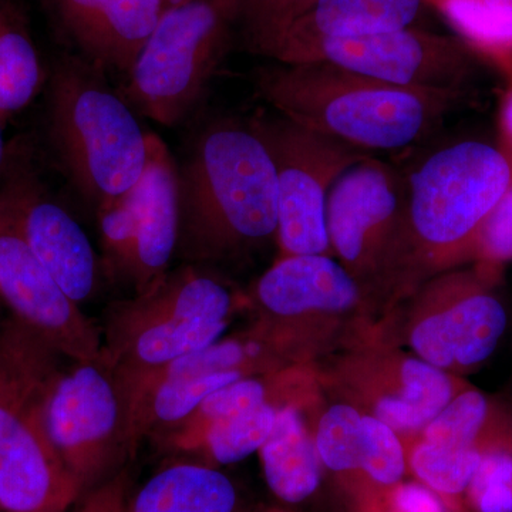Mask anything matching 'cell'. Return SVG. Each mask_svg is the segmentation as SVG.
I'll use <instances>...</instances> for the list:
<instances>
[{"label":"cell","instance_id":"1","mask_svg":"<svg viewBox=\"0 0 512 512\" xmlns=\"http://www.w3.org/2000/svg\"><path fill=\"white\" fill-rule=\"evenodd\" d=\"M255 86L279 116L372 154L412 146L471 100V93L394 86L323 62H276L256 72Z\"/></svg>","mask_w":512,"mask_h":512},{"label":"cell","instance_id":"2","mask_svg":"<svg viewBox=\"0 0 512 512\" xmlns=\"http://www.w3.org/2000/svg\"><path fill=\"white\" fill-rule=\"evenodd\" d=\"M178 192L180 239L192 255L215 258L276 238L275 165L249 121L204 128L178 165Z\"/></svg>","mask_w":512,"mask_h":512},{"label":"cell","instance_id":"3","mask_svg":"<svg viewBox=\"0 0 512 512\" xmlns=\"http://www.w3.org/2000/svg\"><path fill=\"white\" fill-rule=\"evenodd\" d=\"M47 83L50 146L74 190L97 210L140 181L150 133L106 73L80 56L60 57Z\"/></svg>","mask_w":512,"mask_h":512},{"label":"cell","instance_id":"4","mask_svg":"<svg viewBox=\"0 0 512 512\" xmlns=\"http://www.w3.org/2000/svg\"><path fill=\"white\" fill-rule=\"evenodd\" d=\"M511 184V154L487 141H454L414 167L404 178L410 286L468 262L478 228Z\"/></svg>","mask_w":512,"mask_h":512},{"label":"cell","instance_id":"5","mask_svg":"<svg viewBox=\"0 0 512 512\" xmlns=\"http://www.w3.org/2000/svg\"><path fill=\"white\" fill-rule=\"evenodd\" d=\"M238 35V0H194L164 10L117 90L165 127L187 119Z\"/></svg>","mask_w":512,"mask_h":512},{"label":"cell","instance_id":"6","mask_svg":"<svg viewBox=\"0 0 512 512\" xmlns=\"http://www.w3.org/2000/svg\"><path fill=\"white\" fill-rule=\"evenodd\" d=\"M332 255L367 295L410 288L404 178L375 156L350 167L330 190Z\"/></svg>","mask_w":512,"mask_h":512},{"label":"cell","instance_id":"7","mask_svg":"<svg viewBox=\"0 0 512 512\" xmlns=\"http://www.w3.org/2000/svg\"><path fill=\"white\" fill-rule=\"evenodd\" d=\"M275 165L278 188L276 239L282 256L332 255L326 207L330 190L350 167L372 153L316 133L279 116L249 120Z\"/></svg>","mask_w":512,"mask_h":512},{"label":"cell","instance_id":"8","mask_svg":"<svg viewBox=\"0 0 512 512\" xmlns=\"http://www.w3.org/2000/svg\"><path fill=\"white\" fill-rule=\"evenodd\" d=\"M501 269L473 264L440 272L417 293L410 348L424 362L453 375L487 362L508 326L497 285Z\"/></svg>","mask_w":512,"mask_h":512},{"label":"cell","instance_id":"9","mask_svg":"<svg viewBox=\"0 0 512 512\" xmlns=\"http://www.w3.org/2000/svg\"><path fill=\"white\" fill-rule=\"evenodd\" d=\"M271 59L335 64L394 86L467 93L487 66L460 37L414 26L352 39H319L281 50Z\"/></svg>","mask_w":512,"mask_h":512},{"label":"cell","instance_id":"10","mask_svg":"<svg viewBox=\"0 0 512 512\" xmlns=\"http://www.w3.org/2000/svg\"><path fill=\"white\" fill-rule=\"evenodd\" d=\"M0 208L74 303L92 295L97 258L90 239L43 180L26 144L6 151L0 171Z\"/></svg>","mask_w":512,"mask_h":512},{"label":"cell","instance_id":"11","mask_svg":"<svg viewBox=\"0 0 512 512\" xmlns=\"http://www.w3.org/2000/svg\"><path fill=\"white\" fill-rule=\"evenodd\" d=\"M340 379L356 402L400 437L416 436L458 393L466 380L417 356L363 352L340 367Z\"/></svg>","mask_w":512,"mask_h":512},{"label":"cell","instance_id":"12","mask_svg":"<svg viewBox=\"0 0 512 512\" xmlns=\"http://www.w3.org/2000/svg\"><path fill=\"white\" fill-rule=\"evenodd\" d=\"M77 52L106 74L126 77L158 20L164 0H46Z\"/></svg>","mask_w":512,"mask_h":512},{"label":"cell","instance_id":"13","mask_svg":"<svg viewBox=\"0 0 512 512\" xmlns=\"http://www.w3.org/2000/svg\"><path fill=\"white\" fill-rule=\"evenodd\" d=\"M255 293L276 318L318 320L350 315L369 296L338 259L322 254L281 256Z\"/></svg>","mask_w":512,"mask_h":512},{"label":"cell","instance_id":"14","mask_svg":"<svg viewBox=\"0 0 512 512\" xmlns=\"http://www.w3.org/2000/svg\"><path fill=\"white\" fill-rule=\"evenodd\" d=\"M119 404L107 377L83 366L52 384L45 404L50 443L70 473H90V451L110 437Z\"/></svg>","mask_w":512,"mask_h":512},{"label":"cell","instance_id":"15","mask_svg":"<svg viewBox=\"0 0 512 512\" xmlns=\"http://www.w3.org/2000/svg\"><path fill=\"white\" fill-rule=\"evenodd\" d=\"M0 298L50 346H70L76 303L63 292L0 208Z\"/></svg>","mask_w":512,"mask_h":512},{"label":"cell","instance_id":"16","mask_svg":"<svg viewBox=\"0 0 512 512\" xmlns=\"http://www.w3.org/2000/svg\"><path fill=\"white\" fill-rule=\"evenodd\" d=\"M136 239L126 268L140 281L156 278L170 262L180 239L178 164L167 144L148 134V160L134 185Z\"/></svg>","mask_w":512,"mask_h":512},{"label":"cell","instance_id":"17","mask_svg":"<svg viewBox=\"0 0 512 512\" xmlns=\"http://www.w3.org/2000/svg\"><path fill=\"white\" fill-rule=\"evenodd\" d=\"M426 0H315L265 57L319 39H352L412 28Z\"/></svg>","mask_w":512,"mask_h":512},{"label":"cell","instance_id":"18","mask_svg":"<svg viewBox=\"0 0 512 512\" xmlns=\"http://www.w3.org/2000/svg\"><path fill=\"white\" fill-rule=\"evenodd\" d=\"M269 490L286 504H302L318 493L323 467L315 434L296 407L278 410L274 429L259 450Z\"/></svg>","mask_w":512,"mask_h":512},{"label":"cell","instance_id":"19","mask_svg":"<svg viewBox=\"0 0 512 512\" xmlns=\"http://www.w3.org/2000/svg\"><path fill=\"white\" fill-rule=\"evenodd\" d=\"M237 488L215 468L178 464L160 471L124 512H238Z\"/></svg>","mask_w":512,"mask_h":512},{"label":"cell","instance_id":"20","mask_svg":"<svg viewBox=\"0 0 512 512\" xmlns=\"http://www.w3.org/2000/svg\"><path fill=\"white\" fill-rule=\"evenodd\" d=\"M47 77L25 9L19 0H0V119L3 123L36 99Z\"/></svg>","mask_w":512,"mask_h":512},{"label":"cell","instance_id":"21","mask_svg":"<svg viewBox=\"0 0 512 512\" xmlns=\"http://www.w3.org/2000/svg\"><path fill=\"white\" fill-rule=\"evenodd\" d=\"M488 67L512 77V22L488 0H426Z\"/></svg>","mask_w":512,"mask_h":512},{"label":"cell","instance_id":"22","mask_svg":"<svg viewBox=\"0 0 512 512\" xmlns=\"http://www.w3.org/2000/svg\"><path fill=\"white\" fill-rule=\"evenodd\" d=\"M363 413L352 403H335L322 413L315 441L323 467L336 478L343 495L359 480Z\"/></svg>","mask_w":512,"mask_h":512},{"label":"cell","instance_id":"23","mask_svg":"<svg viewBox=\"0 0 512 512\" xmlns=\"http://www.w3.org/2000/svg\"><path fill=\"white\" fill-rule=\"evenodd\" d=\"M409 474L399 434L372 414L363 413L359 480L345 495L346 507L363 495L392 487Z\"/></svg>","mask_w":512,"mask_h":512},{"label":"cell","instance_id":"24","mask_svg":"<svg viewBox=\"0 0 512 512\" xmlns=\"http://www.w3.org/2000/svg\"><path fill=\"white\" fill-rule=\"evenodd\" d=\"M276 413L278 409L266 402L210 421L207 443L212 458L218 464L228 466L261 450L274 429Z\"/></svg>","mask_w":512,"mask_h":512},{"label":"cell","instance_id":"25","mask_svg":"<svg viewBox=\"0 0 512 512\" xmlns=\"http://www.w3.org/2000/svg\"><path fill=\"white\" fill-rule=\"evenodd\" d=\"M168 318L138 336L137 356L147 365H170L180 357L208 348L227 329V322H198L171 315Z\"/></svg>","mask_w":512,"mask_h":512},{"label":"cell","instance_id":"26","mask_svg":"<svg viewBox=\"0 0 512 512\" xmlns=\"http://www.w3.org/2000/svg\"><path fill=\"white\" fill-rule=\"evenodd\" d=\"M315 0H238V35L249 52L264 56Z\"/></svg>","mask_w":512,"mask_h":512},{"label":"cell","instance_id":"27","mask_svg":"<svg viewBox=\"0 0 512 512\" xmlns=\"http://www.w3.org/2000/svg\"><path fill=\"white\" fill-rule=\"evenodd\" d=\"M171 316L198 322H227L232 296L227 286L205 275L188 274L177 279L167 293Z\"/></svg>","mask_w":512,"mask_h":512},{"label":"cell","instance_id":"28","mask_svg":"<svg viewBox=\"0 0 512 512\" xmlns=\"http://www.w3.org/2000/svg\"><path fill=\"white\" fill-rule=\"evenodd\" d=\"M464 510L512 512V447L483 454L464 495Z\"/></svg>","mask_w":512,"mask_h":512},{"label":"cell","instance_id":"29","mask_svg":"<svg viewBox=\"0 0 512 512\" xmlns=\"http://www.w3.org/2000/svg\"><path fill=\"white\" fill-rule=\"evenodd\" d=\"M239 379H242L239 369L208 375L165 377L154 399V412L163 421L185 419L212 393Z\"/></svg>","mask_w":512,"mask_h":512},{"label":"cell","instance_id":"30","mask_svg":"<svg viewBox=\"0 0 512 512\" xmlns=\"http://www.w3.org/2000/svg\"><path fill=\"white\" fill-rule=\"evenodd\" d=\"M468 262L501 271L512 262V184L478 228Z\"/></svg>","mask_w":512,"mask_h":512},{"label":"cell","instance_id":"31","mask_svg":"<svg viewBox=\"0 0 512 512\" xmlns=\"http://www.w3.org/2000/svg\"><path fill=\"white\" fill-rule=\"evenodd\" d=\"M101 238L111 258L126 266L136 239L137 202L134 187L97 208Z\"/></svg>","mask_w":512,"mask_h":512},{"label":"cell","instance_id":"32","mask_svg":"<svg viewBox=\"0 0 512 512\" xmlns=\"http://www.w3.org/2000/svg\"><path fill=\"white\" fill-rule=\"evenodd\" d=\"M349 512H447L443 501L419 481H400L363 495L348 505Z\"/></svg>","mask_w":512,"mask_h":512},{"label":"cell","instance_id":"33","mask_svg":"<svg viewBox=\"0 0 512 512\" xmlns=\"http://www.w3.org/2000/svg\"><path fill=\"white\" fill-rule=\"evenodd\" d=\"M248 356L247 348L241 343L215 342L208 348L198 350L174 360L168 365L167 377L208 375L238 369Z\"/></svg>","mask_w":512,"mask_h":512},{"label":"cell","instance_id":"34","mask_svg":"<svg viewBox=\"0 0 512 512\" xmlns=\"http://www.w3.org/2000/svg\"><path fill=\"white\" fill-rule=\"evenodd\" d=\"M266 402L264 383L255 379H239L212 393L201 404L200 410L205 419L214 421Z\"/></svg>","mask_w":512,"mask_h":512},{"label":"cell","instance_id":"35","mask_svg":"<svg viewBox=\"0 0 512 512\" xmlns=\"http://www.w3.org/2000/svg\"><path fill=\"white\" fill-rule=\"evenodd\" d=\"M498 130H500V146L512 156V77L507 80V87L501 97Z\"/></svg>","mask_w":512,"mask_h":512},{"label":"cell","instance_id":"36","mask_svg":"<svg viewBox=\"0 0 512 512\" xmlns=\"http://www.w3.org/2000/svg\"><path fill=\"white\" fill-rule=\"evenodd\" d=\"M82 512H124L123 505L117 500L116 494L107 493L89 503Z\"/></svg>","mask_w":512,"mask_h":512},{"label":"cell","instance_id":"37","mask_svg":"<svg viewBox=\"0 0 512 512\" xmlns=\"http://www.w3.org/2000/svg\"><path fill=\"white\" fill-rule=\"evenodd\" d=\"M491 5L503 12L505 16L512 22V0H488Z\"/></svg>","mask_w":512,"mask_h":512},{"label":"cell","instance_id":"38","mask_svg":"<svg viewBox=\"0 0 512 512\" xmlns=\"http://www.w3.org/2000/svg\"><path fill=\"white\" fill-rule=\"evenodd\" d=\"M2 126H3V121H2V119H0V171H2V165H3V161H5V154H6L5 146H3Z\"/></svg>","mask_w":512,"mask_h":512},{"label":"cell","instance_id":"39","mask_svg":"<svg viewBox=\"0 0 512 512\" xmlns=\"http://www.w3.org/2000/svg\"><path fill=\"white\" fill-rule=\"evenodd\" d=\"M194 2V0H164L165 6L171 8V6L184 5V3Z\"/></svg>","mask_w":512,"mask_h":512},{"label":"cell","instance_id":"40","mask_svg":"<svg viewBox=\"0 0 512 512\" xmlns=\"http://www.w3.org/2000/svg\"><path fill=\"white\" fill-rule=\"evenodd\" d=\"M268 512H291V511L272 510V511H268Z\"/></svg>","mask_w":512,"mask_h":512},{"label":"cell","instance_id":"41","mask_svg":"<svg viewBox=\"0 0 512 512\" xmlns=\"http://www.w3.org/2000/svg\"><path fill=\"white\" fill-rule=\"evenodd\" d=\"M464 512H468V511L466 510V511H464Z\"/></svg>","mask_w":512,"mask_h":512}]
</instances>
